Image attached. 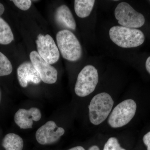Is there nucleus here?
I'll use <instances>...</instances> for the list:
<instances>
[{"instance_id":"f257e3e1","label":"nucleus","mask_w":150,"mask_h":150,"mask_svg":"<svg viewBox=\"0 0 150 150\" xmlns=\"http://www.w3.org/2000/svg\"><path fill=\"white\" fill-rule=\"evenodd\" d=\"M109 34L112 42L121 48H135L144 42V34L136 28L114 26L110 28Z\"/></svg>"},{"instance_id":"f03ea898","label":"nucleus","mask_w":150,"mask_h":150,"mask_svg":"<svg viewBox=\"0 0 150 150\" xmlns=\"http://www.w3.org/2000/svg\"><path fill=\"white\" fill-rule=\"evenodd\" d=\"M58 48L62 57L70 61L79 60L82 54V49L79 41L76 35L68 29L58 32L56 35Z\"/></svg>"},{"instance_id":"7ed1b4c3","label":"nucleus","mask_w":150,"mask_h":150,"mask_svg":"<svg viewBox=\"0 0 150 150\" xmlns=\"http://www.w3.org/2000/svg\"><path fill=\"white\" fill-rule=\"evenodd\" d=\"M114 101L109 94L101 93L93 98L88 106L90 121L94 125L103 122L109 115Z\"/></svg>"},{"instance_id":"20e7f679","label":"nucleus","mask_w":150,"mask_h":150,"mask_svg":"<svg viewBox=\"0 0 150 150\" xmlns=\"http://www.w3.org/2000/svg\"><path fill=\"white\" fill-rule=\"evenodd\" d=\"M137 105L133 100L127 99L117 105L108 118V124L113 128H121L129 123L136 114Z\"/></svg>"},{"instance_id":"39448f33","label":"nucleus","mask_w":150,"mask_h":150,"mask_svg":"<svg viewBox=\"0 0 150 150\" xmlns=\"http://www.w3.org/2000/svg\"><path fill=\"white\" fill-rule=\"evenodd\" d=\"M98 74L95 67L87 65L79 73L75 86V93L84 97L91 93L98 83Z\"/></svg>"},{"instance_id":"423d86ee","label":"nucleus","mask_w":150,"mask_h":150,"mask_svg":"<svg viewBox=\"0 0 150 150\" xmlns=\"http://www.w3.org/2000/svg\"><path fill=\"white\" fill-rule=\"evenodd\" d=\"M115 16L121 26L129 28L142 27L145 23L144 16L138 12L128 3H119L115 9Z\"/></svg>"},{"instance_id":"0eeeda50","label":"nucleus","mask_w":150,"mask_h":150,"mask_svg":"<svg viewBox=\"0 0 150 150\" xmlns=\"http://www.w3.org/2000/svg\"><path fill=\"white\" fill-rule=\"evenodd\" d=\"M35 43L38 53L45 62L51 65L59 61L60 58L59 48L51 35L39 34Z\"/></svg>"},{"instance_id":"6e6552de","label":"nucleus","mask_w":150,"mask_h":150,"mask_svg":"<svg viewBox=\"0 0 150 150\" xmlns=\"http://www.w3.org/2000/svg\"><path fill=\"white\" fill-rule=\"evenodd\" d=\"M29 57L31 63L39 74L41 81L49 84L56 82L58 78V72L56 68L45 62L36 51L30 52Z\"/></svg>"},{"instance_id":"1a4fd4ad","label":"nucleus","mask_w":150,"mask_h":150,"mask_svg":"<svg viewBox=\"0 0 150 150\" xmlns=\"http://www.w3.org/2000/svg\"><path fill=\"white\" fill-rule=\"evenodd\" d=\"M64 133V128L58 127L54 121H50L38 129L35 138L40 144H51L58 142Z\"/></svg>"},{"instance_id":"9d476101","label":"nucleus","mask_w":150,"mask_h":150,"mask_svg":"<svg viewBox=\"0 0 150 150\" xmlns=\"http://www.w3.org/2000/svg\"><path fill=\"white\" fill-rule=\"evenodd\" d=\"M17 74L19 83L22 87H26L29 83L38 84L41 82L40 76L31 62L21 64L18 68Z\"/></svg>"},{"instance_id":"9b49d317","label":"nucleus","mask_w":150,"mask_h":150,"mask_svg":"<svg viewBox=\"0 0 150 150\" xmlns=\"http://www.w3.org/2000/svg\"><path fill=\"white\" fill-rule=\"evenodd\" d=\"M41 116L40 110L37 108H31L28 110L20 108L15 114L14 121L21 129H32L33 121H39Z\"/></svg>"},{"instance_id":"f8f14e48","label":"nucleus","mask_w":150,"mask_h":150,"mask_svg":"<svg viewBox=\"0 0 150 150\" xmlns=\"http://www.w3.org/2000/svg\"><path fill=\"white\" fill-rule=\"evenodd\" d=\"M56 22L62 27L74 30L76 21L70 9L65 5L60 6L56 9L55 15Z\"/></svg>"},{"instance_id":"ddd939ff","label":"nucleus","mask_w":150,"mask_h":150,"mask_svg":"<svg viewBox=\"0 0 150 150\" xmlns=\"http://www.w3.org/2000/svg\"><path fill=\"white\" fill-rule=\"evenodd\" d=\"M2 145L6 150H22L23 141L17 134L9 133L4 137Z\"/></svg>"},{"instance_id":"4468645a","label":"nucleus","mask_w":150,"mask_h":150,"mask_svg":"<svg viewBox=\"0 0 150 150\" xmlns=\"http://www.w3.org/2000/svg\"><path fill=\"white\" fill-rule=\"evenodd\" d=\"M95 2L94 0H75V13L81 18L87 17L91 13Z\"/></svg>"},{"instance_id":"2eb2a0df","label":"nucleus","mask_w":150,"mask_h":150,"mask_svg":"<svg viewBox=\"0 0 150 150\" xmlns=\"http://www.w3.org/2000/svg\"><path fill=\"white\" fill-rule=\"evenodd\" d=\"M12 31L8 23L0 17V44L8 45L13 40Z\"/></svg>"},{"instance_id":"dca6fc26","label":"nucleus","mask_w":150,"mask_h":150,"mask_svg":"<svg viewBox=\"0 0 150 150\" xmlns=\"http://www.w3.org/2000/svg\"><path fill=\"white\" fill-rule=\"evenodd\" d=\"M13 67L7 57L0 52V77L10 74Z\"/></svg>"},{"instance_id":"f3484780","label":"nucleus","mask_w":150,"mask_h":150,"mask_svg":"<svg viewBox=\"0 0 150 150\" xmlns=\"http://www.w3.org/2000/svg\"><path fill=\"white\" fill-rule=\"evenodd\" d=\"M103 150H126L121 147L118 140L114 137H111L104 145Z\"/></svg>"},{"instance_id":"a211bd4d","label":"nucleus","mask_w":150,"mask_h":150,"mask_svg":"<svg viewBox=\"0 0 150 150\" xmlns=\"http://www.w3.org/2000/svg\"><path fill=\"white\" fill-rule=\"evenodd\" d=\"M15 5L23 11H27L30 8L32 2L30 0H13L11 1Z\"/></svg>"},{"instance_id":"6ab92c4d","label":"nucleus","mask_w":150,"mask_h":150,"mask_svg":"<svg viewBox=\"0 0 150 150\" xmlns=\"http://www.w3.org/2000/svg\"><path fill=\"white\" fill-rule=\"evenodd\" d=\"M143 141L144 144L147 147V150H150V131L144 136Z\"/></svg>"},{"instance_id":"aec40b11","label":"nucleus","mask_w":150,"mask_h":150,"mask_svg":"<svg viewBox=\"0 0 150 150\" xmlns=\"http://www.w3.org/2000/svg\"><path fill=\"white\" fill-rule=\"evenodd\" d=\"M146 68L148 72L150 74V56L148 57L146 61Z\"/></svg>"},{"instance_id":"412c9836","label":"nucleus","mask_w":150,"mask_h":150,"mask_svg":"<svg viewBox=\"0 0 150 150\" xmlns=\"http://www.w3.org/2000/svg\"><path fill=\"white\" fill-rule=\"evenodd\" d=\"M4 5H3L1 3H0V16H1L4 13Z\"/></svg>"},{"instance_id":"4be33fe9","label":"nucleus","mask_w":150,"mask_h":150,"mask_svg":"<svg viewBox=\"0 0 150 150\" xmlns=\"http://www.w3.org/2000/svg\"><path fill=\"white\" fill-rule=\"evenodd\" d=\"M68 150H85V149L82 146H78L75 147L71 148Z\"/></svg>"},{"instance_id":"5701e85b","label":"nucleus","mask_w":150,"mask_h":150,"mask_svg":"<svg viewBox=\"0 0 150 150\" xmlns=\"http://www.w3.org/2000/svg\"><path fill=\"white\" fill-rule=\"evenodd\" d=\"M88 150H100L99 148L96 146H92Z\"/></svg>"},{"instance_id":"b1692460","label":"nucleus","mask_w":150,"mask_h":150,"mask_svg":"<svg viewBox=\"0 0 150 150\" xmlns=\"http://www.w3.org/2000/svg\"><path fill=\"white\" fill-rule=\"evenodd\" d=\"M1 90H0V103H1Z\"/></svg>"}]
</instances>
